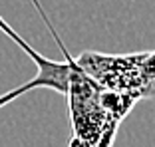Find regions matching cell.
I'll use <instances>...</instances> for the list:
<instances>
[{
  "mask_svg": "<svg viewBox=\"0 0 155 147\" xmlns=\"http://www.w3.org/2000/svg\"><path fill=\"white\" fill-rule=\"evenodd\" d=\"M74 60L104 90L135 93L139 100H153L155 50L135 54H101L87 50Z\"/></svg>",
  "mask_w": 155,
  "mask_h": 147,
  "instance_id": "obj_1",
  "label": "cell"
},
{
  "mask_svg": "<svg viewBox=\"0 0 155 147\" xmlns=\"http://www.w3.org/2000/svg\"><path fill=\"white\" fill-rule=\"evenodd\" d=\"M0 30H2L16 46L22 48L24 54L32 58V62L36 64V70H38V74L30 82L22 83V86L14 87V90H10V92L0 96V109L4 106H8L10 101H14L16 97L32 92V90H54V92L62 93V96L68 93L70 82H72L74 76L80 72V66L76 64L74 58L72 60H64V62H56V60H52V58H48V56L36 52L24 38H20L18 34L14 32V28L10 26V24H6L4 20H2V16H0Z\"/></svg>",
  "mask_w": 155,
  "mask_h": 147,
  "instance_id": "obj_2",
  "label": "cell"
}]
</instances>
